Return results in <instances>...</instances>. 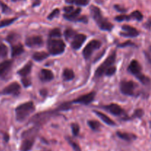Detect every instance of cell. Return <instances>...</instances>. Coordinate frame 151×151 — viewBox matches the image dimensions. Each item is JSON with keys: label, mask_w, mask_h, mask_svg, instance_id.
I'll list each match as a JSON object with an SVG mask.
<instances>
[{"label": "cell", "mask_w": 151, "mask_h": 151, "mask_svg": "<svg viewBox=\"0 0 151 151\" xmlns=\"http://www.w3.org/2000/svg\"><path fill=\"white\" fill-rule=\"evenodd\" d=\"M90 10H91V14L92 16L93 19H94L96 22H97V25L99 27L102 29V30L106 31H111L113 28V24L109 22L107 19H104L102 15L101 11L100 9L96 6H91L90 7Z\"/></svg>", "instance_id": "1"}, {"label": "cell", "mask_w": 151, "mask_h": 151, "mask_svg": "<svg viewBox=\"0 0 151 151\" xmlns=\"http://www.w3.org/2000/svg\"><path fill=\"white\" fill-rule=\"evenodd\" d=\"M16 119L19 122L25 120L35 111V106L32 102H27L18 106L16 109Z\"/></svg>", "instance_id": "2"}, {"label": "cell", "mask_w": 151, "mask_h": 151, "mask_svg": "<svg viewBox=\"0 0 151 151\" xmlns=\"http://www.w3.org/2000/svg\"><path fill=\"white\" fill-rule=\"evenodd\" d=\"M47 47L50 54L52 55H58L62 54L65 51L66 45L62 40L50 38L47 43Z\"/></svg>", "instance_id": "3"}, {"label": "cell", "mask_w": 151, "mask_h": 151, "mask_svg": "<svg viewBox=\"0 0 151 151\" xmlns=\"http://www.w3.org/2000/svg\"><path fill=\"white\" fill-rule=\"evenodd\" d=\"M115 60H116V52H114L112 53V54H111L110 55L106 58V60H105L98 68H97L95 72V77H97V78L101 77L103 74H105L106 71L109 68H110L111 66H113Z\"/></svg>", "instance_id": "4"}, {"label": "cell", "mask_w": 151, "mask_h": 151, "mask_svg": "<svg viewBox=\"0 0 151 151\" xmlns=\"http://www.w3.org/2000/svg\"><path fill=\"white\" fill-rule=\"evenodd\" d=\"M101 47V42L98 40H91L90 42L87 44L85 48L83 50V55L84 58L86 59H89L92 53L94 52L95 50H98L100 47Z\"/></svg>", "instance_id": "5"}, {"label": "cell", "mask_w": 151, "mask_h": 151, "mask_svg": "<svg viewBox=\"0 0 151 151\" xmlns=\"http://www.w3.org/2000/svg\"><path fill=\"white\" fill-rule=\"evenodd\" d=\"M137 85L133 81H124L120 83V91L125 95L134 96Z\"/></svg>", "instance_id": "6"}, {"label": "cell", "mask_w": 151, "mask_h": 151, "mask_svg": "<svg viewBox=\"0 0 151 151\" xmlns=\"http://www.w3.org/2000/svg\"><path fill=\"white\" fill-rule=\"evenodd\" d=\"M81 12V8H78L74 10L69 13H66L64 14L63 17L69 21H80V22H83L84 23H86L88 22V19H86V16H82V17H79V15Z\"/></svg>", "instance_id": "7"}, {"label": "cell", "mask_w": 151, "mask_h": 151, "mask_svg": "<svg viewBox=\"0 0 151 151\" xmlns=\"http://www.w3.org/2000/svg\"><path fill=\"white\" fill-rule=\"evenodd\" d=\"M96 93L94 91L92 92H90L88 94H85V95H83L81 97H78V98L75 99V100H73L72 103H79V104H83V105H88L91 103V102L94 101V98H95Z\"/></svg>", "instance_id": "8"}, {"label": "cell", "mask_w": 151, "mask_h": 151, "mask_svg": "<svg viewBox=\"0 0 151 151\" xmlns=\"http://www.w3.org/2000/svg\"><path fill=\"white\" fill-rule=\"evenodd\" d=\"M20 85H19L18 83L13 82L12 83H10V85H8L7 86H6L2 91H1V94H13V95H17L19 94V91H20Z\"/></svg>", "instance_id": "9"}, {"label": "cell", "mask_w": 151, "mask_h": 151, "mask_svg": "<svg viewBox=\"0 0 151 151\" xmlns=\"http://www.w3.org/2000/svg\"><path fill=\"white\" fill-rule=\"evenodd\" d=\"M128 70L129 71V72H131L132 75H134L137 78H138L140 75H142V73L141 65H140V63L136 60H133L131 62V63H130L129 66H128Z\"/></svg>", "instance_id": "10"}, {"label": "cell", "mask_w": 151, "mask_h": 151, "mask_svg": "<svg viewBox=\"0 0 151 151\" xmlns=\"http://www.w3.org/2000/svg\"><path fill=\"white\" fill-rule=\"evenodd\" d=\"M122 29L123 32H120V35L122 36L134 38V37L138 36L139 34V32L136 28L133 27L130 25H123L122 27Z\"/></svg>", "instance_id": "11"}, {"label": "cell", "mask_w": 151, "mask_h": 151, "mask_svg": "<svg viewBox=\"0 0 151 151\" xmlns=\"http://www.w3.org/2000/svg\"><path fill=\"white\" fill-rule=\"evenodd\" d=\"M43 43H44V41H43L42 38L41 36H38V35L28 37L25 41V44L29 47H41Z\"/></svg>", "instance_id": "12"}, {"label": "cell", "mask_w": 151, "mask_h": 151, "mask_svg": "<svg viewBox=\"0 0 151 151\" xmlns=\"http://www.w3.org/2000/svg\"><path fill=\"white\" fill-rule=\"evenodd\" d=\"M86 39V36L84 34H76L71 43V46L74 50H79L85 42Z\"/></svg>", "instance_id": "13"}, {"label": "cell", "mask_w": 151, "mask_h": 151, "mask_svg": "<svg viewBox=\"0 0 151 151\" xmlns=\"http://www.w3.org/2000/svg\"><path fill=\"white\" fill-rule=\"evenodd\" d=\"M12 64H13V61L10 60H4L0 63V78L5 76L8 73Z\"/></svg>", "instance_id": "14"}, {"label": "cell", "mask_w": 151, "mask_h": 151, "mask_svg": "<svg viewBox=\"0 0 151 151\" xmlns=\"http://www.w3.org/2000/svg\"><path fill=\"white\" fill-rule=\"evenodd\" d=\"M105 109L108 111L109 112H110L111 114H112L113 115L115 116H119V115H122L124 113V111L119 105L117 104H110L109 106H106Z\"/></svg>", "instance_id": "15"}, {"label": "cell", "mask_w": 151, "mask_h": 151, "mask_svg": "<svg viewBox=\"0 0 151 151\" xmlns=\"http://www.w3.org/2000/svg\"><path fill=\"white\" fill-rule=\"evenodd\" d=\"M40 78L41 80L44 82H48V81H52L54 78L53 73L50 70L47 69H41V74H40Z\"/></svg>", "instance_id": "16"}, {"label": "cell", "mask_w": 151, "mask_h": 151, "mask_svg": "<svg viewBox=\"0 0 151 151\" xmlns=\"http://www.w3.org/2000/svg\"><path fill=\"white\" fill-rule=\"evenodd\" d=\"M35 139H24L22 145H21V151H29L33 145Z\"/></svg>", "instance_id": "17"}, {"label": "cell", "mask_w": 151, "mask_h": 151, "mask_svg": "<svg viewBox=\"0 0 151 151\" xmlns=\"http://www.w3.org/2000/svg\"><path fill=\"white\" fill-rule=\"evenodd\" d=\"M32 64L31 62H29V63H27L24 67H22V69H20L18 72V74H19L20 76L24 77V78H26L31 72V69H32Z\"/></svg>", "instance_id": "18"}, {"label": "cell", "mask_w": 151, "mask_h": 151, "mask_svg": "<svg viewBox=\"0 0 151 151\" xmlns=\"http://www.w3.org/2000/svg\"><path fill=\"white\" fill-rule=\"evenodd\" d=\"M116 135H117L118 137H119L120 139H122L127 142H131L137 139V137H136L135 134H128V133L125 132H120V131H118V132L116 133Z\"/></svg>", "instance_id": "19"}, {"label": "cell", "mask_w": 151, "mask_h": 151, "mask_svg": "<svg viewBox=\"0 0 151 151\" xmlns=\"http://www.w3.org/2000/svg\"><path fill=\"white\" fill-rule=\"evenodd\" d=\"M38 132V128H32L31 129L26 131L24 133H23L22 137H23V139H35V137L36 136Z\"/></svg>", "instance_id": "20"}, {"label": "cell", "mask_w": 151, "mask_h": 151, "mask_svg": "<svg viewBox=\"0 0 151 151\" xmlns=\"http://www.w3.org/2000/svg\"><path fill=\"white\" fill-rule=\"evenodd\" d=\"M51 114L52 113H49V112H44V113L38 114H37L36 116L32 118V120L37 122H41L42 121L45 122V121H47V119L50 118Z\"/></svg>", "instance_id": "21"}, {"label": "cell", "mask_w": 151, "mask_h": 151, "mask_svg": "<svg viewBox=\"0 0 151 151\" xmlns=\"http://www.w3.org/2000/svg\"><path fill=\"white\" fill-rule=\"evenodd\" d=\"M24 47L22 44H17L16 45H13L12 47L11 50V55L12 57H15V56H18L19 55H21L22 53H23L24 52Z\"/></svg>", "instance_id": "22"}, {"label": "cell", "mask_w": 151, "mask_h": 151, "mask_svg": "<svg viewBox=\"0 0 151 151\" xmlns=\"http://www.w3.org/2000/svg\"><path fill=\"white\" fill-rule=\"evenodd\" d=\"M94 112L106 124H107V125H115L114 122V121L112 120L111 119H110V118H109V116H106V115L105 114L101 113V112H100V111H94Z\"/></svg>", "instance_id": "23"}, {"label": "cell", "mask_w": 151, "mask_h": 151, "mask_svg": "<svg viewBox=\"0 0 151 151\" xmlns=\"http://www.w3.org/2000/svg\"><path fill=\"white\" fill-rule=\"evenodd\" d=\"M49 54L45 52H36L32 55V59L35 61H41L48 58Z\"/></svg>", "instance_id": "24"}, {"label": "cell", "mask_w": 151, "mask_h": 151, "mask_svg": "<svg viewBox=\"0 0 151 151\" xmlns=\"http://www.w3.org/2000/svg\"><path fill=\"white\" fill-rule=\"evenodd\" d=\"M75 78V73L70 69H65L63 72V78L64 81H72Z\"/></svg>", "instance_id": "25"}, {"label": "cell", "mask_w": 151, "mask_h": 151, "mask_svg": "<svg viewBox=\"0 0 151 151\" xmlns=\"http://www.w3.org/2000/svg\"><path fill=\"white\" fill-rule=\"evenodd\" d=\"M68 4H75L78 6H86L88 4L89 0H66Z\"/></svg>", "instance_id": "26"}, {"label": "cell", "mask_w": 151, "mask_h": 151, "mask_svg": "<svg viewBox=\"0 0 151 151\" xmlns=\"http://www.w3.org/2000/svg\"><path fill=\"white\" fill-rule=\"evenodd\" d=\"M88 125L93 131H97L100 128V123L95 120H89L88 121Z\"/></svg>", "instance_id": "27"}, {"label": "cell", "mask_w": 151, "mask_h": 151, "mask_svg": "<svg viewBox=\"0 0 151 151\" xmlns=\"http://www.w3.org/2000/svg\"><path fill=\"white\" fill-rule=\"evenodd\" d=\"M130 16H131V19H135V20L137 21H142L143 19V15L142 14L141 12L139 11V10H136V11L133 12V13L130 15Z\"/></svg>", "instance_id": "28"}, {"label": "cell", "mask_w": 151, "mask_h": 151, "mask_svg": "<svg viewBox=\"0 0 151 151\" xmlns=\"http://www.w3.org/2000/svg\"><path fill=\"white\" fill-rule=\"evenodd\" d=\"M16 18H13V19H4L0 22V28L4 27L9 26V25L12 24L16 20Z\"/></svg>", "instance_id": "29"}, {"label": "cell", "mask_w": 151, "mask_h": 151, "mask_svg": "<svg viewBox=\"0 0 151 151\" xmlns=\"http://www.w3.org/2000/svg\"><path fill=\"white\" fill-rule=\"evenodd\" d=\"M50 38H60L61 36V32H60V29L58 28H55V29H52L50 32Z\"/></svg>", "instance_id": "30"}, {"label": "cell", "mask_w": 151, "mask_h": 151, "mask_svg": "<svg viewBox=\"0 0 151 151\" xmlns=\"http://www.w3.org/2000/svg\"><path fill=\"white\" fill-rule=\"evenodd\" d=\"M75 35H76V32H75V31H74L73 29H67L64 32L65 38L67 40L74 38V37L75 36Z\"/></svg>", "instance_id": "31"}, {"label": "cell", "mask_w": 151, "mask_h": 151, "mask_svg": "<svg viewBox=\"0 0 151 151\" xmlns=\"http://www.w3.org/2000/svg\"><path fill=\"white\" fill-rule=\"evenodd\" d=\"M7 55V48L4 44H0V58L6 57Z\"/></svg>", "instance_id": "32"}, {"label": "cell", "mask_w": 151, "mask_h": 151, "mask_svg": "<svg viewBox=\"0 0 151 151\" xmlns=\"http://www.w3.org/2000/svg\"><path fill=\"white\" fill-rule=\"evenodd\" d=\"M67 140H68V142L70 144V145L72 146V148L74 149V150L75 151H81V147H80V146L78 145L75 142H74L72 139L67 138Z\"/></svg>", "instance_id": "33"}, {"label": "cell", "mask_w": 151, "mask_h": 151, "mask_svg": "<svg viewBox=\"0 0 151 151\" xmlns=\"http://www.w3.org/2000/svg\"><path fill=\"white\" fill-rule=\"evenodd\" d=\"M71 128H72V134H73L74 136H78V134H79V131H80V127L79 125H78L77 123H73L71 125Z\"/></svg>", "instance_id": "34"}, {"label": "cell", "mask_w": 151, "mask_h": 151, "mask_svg": "<svg viewBox=\"0 0 151 151\" xmlns=\"http://www.w3.org/2000/svg\"><path fill=\"white\" fill-rule=\"evenodd\" d=\"M116 21L118 22H123V21H129L131 20V18L130 16H127V15H120V16H118L115 18Z\"/></svg>", "instance_id": "35"}, {"label": "cell", "mask_w": 151, "mask_h": 151, "mask_svg": "<svg viewBox=\"0 0 151 151\" xmlns=\"http://www.w3.org/2000/svg\"><path fill=\"white\" fill-rule=\"evenodd\" d=\"M116 71V66H111L110 68H109V69L106 71V72H105V75H108V76H111V75H113L114 74H115Z\"/></svg>", "instance_id": "36"}, {"label": "cell", "mask_w": 151, "mask_h": 151, "mask_svg": "<svg viewBox=\"0 0 151 151\" xmlns=\"http://www.w3.org/2000/svg\"><path fill=\"white\" fill-rule=\"evenodd\" d=\"M144 114V111L142 109H137L134 111V114H133L132 118H141Z\"/></svg>", "instance_id": "37"}, {"label": "cell", "mask_w": 151, "mask_h": 151, "mask_svg": "<svg viewBox=\"0 0 151 151\" xmlns=\"http://www.w3.org/2000/svg\"><path fill=\"white\" fill-rule=\"evenodd\" d=\"M59 13H60V10H58V9H55V10H53L52 12L51 13H50V15L48 16V19H54L55 16H57L59 14Z\"/></svg>", "instance_id": "38"}, {"label": "cell", "mask_w": 151, "mask_h": 151, "mask_svg": "<svg viewBox=\"0 0 151 151\" xmlns=\"http://www.w3.org/2000/svg\"><path fill=\"white\" fill-rule=\"evenodd\" d=\"M71 104H72V103H63V104H62L60 106L59 109H60V110H68V109H69L71 108Z\"/></svg>", "instance_id": "39"}, {"label": "cell", "mask_w": 151, "mask_h": 151, "mask_svg": "<svg viewBox=\"0 0 151 151\" xmlns=\"http://www.w3.org/2000/svg\"><path fill=\"white\" fill-rule=\"evenodd\" d=\"M0 5H1V8H2V12L4 13H9V12L10 11V9L8 7H7V5H6L5 4H4V3L1 2L0 1Z\"/></svg>", "instance_id": "40"}, {"label": "cell", "mask_w": 151, "mask_h": 151, "mask_svg": "<svg viewBox=\"0 0 151 151\" xmlns=\"http://www.w3.org/2000/svg\"><path fill=\"white\" fill-rule=\"evenodd\" d=\"M22 82L23 83L24 86V87H28L31 85V82H30V80L28 79L27 78H24L22 80Z\"/></svg>", "instance_id": "41"}, {"label": "cell", "mask_w": 151, "mask_h": 151, "mask_svg": "<svg viewBox=\"0 0 151 151\" xmlns=\"http://www.w3.org/2000/svg\"><path fill=\"white\" fill-rule=\"evenodd\" d=\"M128 46H135V44H134V43L131 42V41H126V42H125V43H123V44H119V47H128Z\"/></svg>", "instance_id": "42"}, {"label": "cell", "mask_w": 151, "mask_h": 151, "mask_svg": "<svg viewBox=\"0 0 151 151\" xmlns=\"http://www.w3.org/2000/svg\"><path fill=\"white\" fill-rule=\"evenodd\" d=\"M63 10H64V12L66 13H71L72 11H73L74 10V7H72V6H69V7H66L63 8Z\"/></svg>", "instance_id": "43"}, {"label": "cell", "mask_w": 151, "mask_h": 151, "mask_svg": "<svg viewBox=\"0 0 151 151\" xmlns=\"http://www.w3.org/2000/svg\"><path fill=\"white\" fill-rule=\"evenodd\" d=\"M145 54L146 58L148 60V61L151 63V52H145Z\"/></svg>", "instance_id": "44"}, {"label": "cell", "mask_w": 151, "mask_h": 151, "mask_svg": "<svg viewBox=\"0 0 151 151\" xmlns=\"http://www.w3.org/2000/svg\"><path fill=\"white\" fill-rule=\"evenodd\" d=\"M115 8H116L119 12H126V9L123 8V7H120V6L119 5H115Z\"/></svg>", "instance_id": "45"}, {"label": "cell", "mask_w": 151, "mask_h": 151, "mask_svg": "<svg viewBox=\"0 0 151 151\" xmlns=\"http://www.w3.org/2000/svg\"><path fill=\"white\" fill-rule=\"evenodd\" d=\"M145 27H147V28H150L151 27V19H150V20H148L147 22V23L145 24Z\"/></svg>", "instance_id": "46"}, {"label": "cell", "mask_w": 151, "mask_h": 151, "mask_svg": "<svg viewBox=\"0 0 151 151\" xmlns=\"http://www.w3.org/2000/svg\"><path fill=\"white\" fill-rule=\"evenodd\" d=\"M40 4L39 0H34L33 6H36V5H38V4Z\"/></svg>", "instance_id": "47"}, {"label": "cell", "mask_w": 151, "mask_h": 151, "mask_svg": "<svg viewBox=\"0 0 151 151\" xmlns=\"http://www.w3.org/2000/svg\"><path fill=\"white\" fill-rule=\"evenodd\" d=\"M13 1H22V0H12Z\"/></svg>", "instance_id": "48"}]
</instances>
